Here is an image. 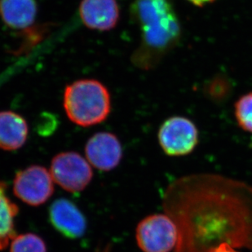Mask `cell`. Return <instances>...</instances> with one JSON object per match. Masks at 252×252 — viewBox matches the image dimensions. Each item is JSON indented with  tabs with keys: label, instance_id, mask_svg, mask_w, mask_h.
<instances>
[{
	"label": "cell",
	"instance_id": "ba28073f",
	"mask_svg": "<svg viewBox=\"0 0 252 252\" xmlns=\"http://www.w3.org/2000/svg\"><path fill=\"white\" fill-rule=\"evenodd\" d=\"M51 224L61 234L72 239L81 238L87 229V220L76 205L66 198H59L49 208Z\"/></svg>",
	"mask_w": 252,
	"mask_h": 252
},
{
	"label": "cell",
	"instance_id": "30bf717a",
	"mask_svg": "<svg viewBox=\"0 0 252 252\" xmlns=\"http://www.w3.org/2000/svg\"><path fill=\"white\" fill-rule=\"evenodd\" d=\"M29 127L26 119L12 111L0 112V149L19 150L27 142Z\"/></svg>",
	"mask_w": 252,
	"mask_h": 252
},
{
	"label": "cell",
	"instance_id": "6da1fadb",
	"mask_svg": "<svg viewBox=\"0 0 252 252\" xmlns=\"http://www.w3.org/2000/svg\"><path fill=\"white\" fill-rule=\"evenodd\" d=\"M131 12L142 39L134 62L138 66L149 69L178 43L181 22L172 0H136Z\"/></svg>",
	"mask_w": 252,
	"mask_h": 252
},
{
	"label": "cell",
	"instance_id": "7c38bea8",
	"mask_svg": "<svg viewBox=\"0 0 252 252\" xmlns=\"http://www.w3.org/2000/svg\"><path fill=\"white\" fill-rule=\"evenodd\" d=\"M18 212L17 205L7 196V185L0 181V251L7 248L17 235L15 219Z\"/></svg>",
	"mask_w": 252,
	"mask_h": 252
},
{
	"label": "cell",
	"instance_id": "9c48e42d",
	"mask_svg": "<svg viewBox=\"0 0 252 252\" xmlns=\"http://www.w3.org/2000/svg\"><path fill=\"white\" fill-rule=\"evenodd\" d=\"M79 15L86 27L99 31H108L116 27L119 7L116 0H82Z\"/></svg>",
	"mask_w": 252,
	"mask_h": 252
},
{
	"label": "cell",
	"instance_id": "277c9868",
	"mask_svg": "<svg viewBox=\"0 0 252 252\" xmlns=\"http://www.w3.org/2000/svg\"><path fill=\"white\" fill-rule=\"evenodd\" d=\"M53 181L64 190L78 193L84 190L93 179V169L88 160L75 152L56 155L51 163Z\"/></svg>",
	"mask_w": 252,
	"mask_h": 252
},
{
	"label": "cell",
	"instance_id": "4fadbf2b",
	"mask_svg": "<svg viewBox=\"0 0 252 252\" xmlns=\"http://www.w3.org/2000/svg\"><path fill=\"white\" fill-rule=\"evenodd\" d=\"M10 252H48L43 238L35 233L16 235L10 243Z\"/></svg>",
	"mask_w": 252,
	"mask_h": 252
},
{
	"label": "cell",
	"instance_id": "5b68a950",
	"mask_svg": "<svg viewBox=\"0 0 252 252\" xmlns=\"http://www.w3.org/2000/svg\"><path fill=\"white\" fill-rule=\"evenodd\" d=\"M163 152L171 157H180L193 152L199 140L195 124L185 117L174 116L167 119L158 133Z\"/></svg>",
	"mask_w": 252,
	"mask_h": 252
},
{
	"label": "cell",
	"instance_id": "2e32d148",
	"mask_svg": "<svg viewBox=\"0 0 252 252\" xmlns=\"http://www.w3.org/2000/svg\"><path fill=\"white\" fill-rule=\"evenodd\" d=\"M189 2L193 3V5L197 7H203L205 5L209 4L214 2L216 0H188Z\"/></svg>",
	"mask_w": 252,
	"mask_h": 252
},
{
	"label": "cell",
	"instance_id": "52a82bcc",
	"mask_svg": "<svg viewBox=\"0 0 252 252\" xmlns=\"http://www.w3.org/2000/svg\"><path fill=\"white\" fill-rule=\"evenodd\" d=\"M86 158L92 166L100 171H111L123 158L121 143L114 134L98 132L92 136L85 146Z\"/></svg>",
	"mask_w": 252,
	"mask_h": 252
},
{
	"label": "cell",
	"instance_id": "9a60e30c",
	"mask_svg": "<svg viewBox=\"0 0 252 252\" xmlns=\"http://www.w3.org/2000/svg\"><path fill=\"white\" fill-rule=\"evenodd\" d=\"M207 252H238L235 250V248H233V246H231L228 243H221L220 245L217 246L216 248H212L211 250Z\"/></svg>",
	"mask_w": 252,
	"mask_h": 252
},
{
	"label": "cell",
	"instance_id": "5bb4252c",
	"mask_svg": "<svg viewBox=\"0 0 252 252\" xmlns=\"http://www.w3.org/2000/svg\"><path fill=\"white\" fill-rule=\"evenodd\" d=\"M234 114L239 127L252 133V93H247L236 101Z\"/></svg>",
	"mask_w": 252,
	"mask_h": 252
},
{
	"label": "cell",
	"instance_id": "3957f363",
	"mask_svg": "<svg viewBox=\"0 0 252 252\" xmlns=\"http://www.w3.org/2000/svg\"><path fill=\"white\" fill-rule=\"evenodd\" d=\"M136 240L143 252H171L178 243V227L169 215H150L137 224Z\"/></svg>",
	"mask_w": 252,
	"mask_h": 252
},
{
	"label": "cell",
	"instance_id": "8992f818",
	"mask_svg": "<svg viewBox=\"0 0 252 252\" xmlns=\"http://www.w3.org/2000/svg\"><path fill=\"white\" fill-rule=\"evenodd\" d=\"M13 192L24 203L38 207L48 201L54 193L53 176L45 167L32 165L16 174Z\"/></svg>",
	"mask_w": 252,
	"mask_h": 252
},
{
	"label": "cell",
	"instance_id": "8fae6325",
	"mask_svg": "<svg viewBox=\"0 0 252 252\" xmlns=\"http://www.w3.org/2000/svg\"><path fill=\"white\" fill-rule=\"evenodd\" d=\"M36 14L35 0H0V17L11 28H27L33 24Z\"/></svg>",
	"mask_w": 252,
	"mask_h": 252
},
{
	"label": "cell",
	"instance_id": "7a4b0ae2",
	"mask_svg": "<svg viewBox=\"0 0 252 252\" xmlns=\"http://www.w3.org/2000/svg\"><path fill=\"white\" fill-rule=\"evenodd\" d=\"M64 108L70 121L81 126L100 124L111 110L107 88L95 79H80L67 86Z\"/></svg>",
	"mask_w": 252,
	"mask_h": 252
}]
</instances>
